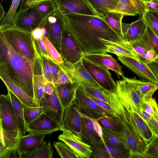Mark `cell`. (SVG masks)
Returning <instances> with one entry per match:
<instances>
[{"instance_id":"1","label":"cell","mask_w":158,"mask_h":158,"mask_svg":"<svg viewBox=\"0 0 158 158\" xmlns=\"http://www.w3.org/2000/svg\"><path fill=\"white\" fill-rule=\"evenodd\" d=\"M65 28L80 46L83 55L107 53L100 39L114 42L124 39L100 16L77 14L62 15Z\"/></svg>"},{"instance_id":"2","label":"cell","mask_w":158,"mask_h":158,"mask_svg":"<svg viewBox=\"0 0 158 158\" xmlns=\"http://www.w3.org/2000/svg\"><path fill=\"white\" fill-rule=\"evenodd\" d=\"M0 61L6 64L14 81L34 100L33 68L25 57L16 52L0 31Z\"/></svg>"},{"instance_id":"3","label":"cell","mask_w":158,"mask_h":158,"mask_svg":"<svg viewBox=\"0 0 158 158\" xmlns=\"http://www.w3.org/2000/svg\"><path fill=\"white\" fill-rule=\"evenodd\" d=\"M13 49L25 57L33 68L36 57L34 40L31 33L14 27L0 30Z\"/></svg>"},{"instance_id":"4","label":"cell","mask_w":158,"mask_h":158,"mask_svg":"<svg viewBox=\"0 0 158 158\" xmlns=\"http://www.w3.org/2000/svg\"><path fill=\"white\" fill-rule=\"evenodd\" d=\"M41 27L45 28V35L61 54L62 35L65 27L62 14L58 10L54 12L44 20Z\"/></svg>"},{"instance_id":"5","label":"cell","mask_w":158,"mask_h":158,"mask_svg":"<svg viewBox=\"0 0 158 158\" xmlns=\"http://www.w3.org/2000/svg\"><path fill=\"white\" fill-rule=\"evenodd\" d=\"M44 19L36 5L18 11L13 21V27L31 33L35 28L40 27Z\"/></svg>"},{"instance_id":"6","label":"cell","mask_w":158,"mask_h":158,"mask_svg":"<svg viewBox=\"0 0 158 158\" xmlns=\"http://www.w3.org/2000/svg\"><path fill=\"white\" fill-rule=\"evenodd\" d=\"M63 60L64 63L61 64L53 60L57 65L69 74L72 79L73 82L79 87L89 86L103 89L93 78L85 68L83 62V58L74 64Z\"/></svg>"},{"instance_id":"7","label":"cell","mask_w":158,"mask_h":158,"mask_svg":"<svg viewBox=\"0 0 158 158\" xmlns=\"http://www.w3.org/2000/svg\"><path fill=\"white\" fill-rule=\"evenodd\" d=\"M82 125L78 136L85 143L90 145H96L102 141L101 127L97 120L81 113Z\"/></svg>"},{"instance_id":"8","label":"cell","mask_w":158,"mask_h":158,"mask_svg":"<svg viewBox=\"0 0 158 158\" xmlns=\"http://www.w3.org/2000/svg\"><path fill=\"white\" fill-rule=\"evenodd\" d=\"M0 128L19 132L14 107L9 92L6 95L2 94L0 96Z\"/></svg>"},{"instance_id":"9","label":"cell","mask_w":158,"mask_h":158,"mask_svg":"<svg viewBox=\"0 0 158 158\" xmlns=\"http://www.w3.org/2000/svg\"><path fill=\"white\" fill-rule=\"evenodd\" d=\"M79 111L93 118L97 119L107 115L109 113L87 95L80 86L77 89L74 100Z\"/></svg>"},{"instance_id":"10","label":"cell","mask_w":158,"mask_h":158,"mask_svg":"<svg viewBox=\"0 0 158 158\" xmlns=\"http://www.w3.org/2000/svg\"><path fill=\"white\" fill-rule=\"evenodd\" d=\"M0 158H20L18 152L19 132L0 128Z\"/></svg>"},{"instance_id":"11","label":"cell","mask_w":158,"mask_h":158,"mask_svg":"<svg viewBox=\"0 0 158 158\" xmlns=\"http://www.w3.org/2000/svg\"><path fill=\"white\" fill-rule=\"evenodd\" d=\"M84 66L93 78L102 88L113 91L116 87V82L106 68L92 63L83 59Z\"/></svg>"},{"instance_id":"12","label":"cell","mask_w":158,"mask_h":158,"mask_svg":"<svg viewBox=\"0 0 158 158\" xmlns=\"http://www.w3.org/2000/svg\"><path fill=\"white\" fill-rule=\"evenodd\" d=\"M61 55L63 60L71 64L81 60L83 55L80 46L65 27L62 35Z\"/></svg>"},{"instance_id":"13","label":"cell","mask_w":158,"mask_h":158,"mask_svg":"<svg viewBox=\"0 0 158 158\" xmlns=\"http://www.w3.org/2000/svg\"><path fill=\"white\" fill-rule=\"evenodd\" d=\"M40 106L42 107V113L47 115L60 126L62 122L65 109L61 104L55 89L51 94H44L40 103Z\"/></svg>"},{"instance_id":"14","label":"cell","mask_w":158,"mask_h":158,"mask_svg":"<svg viewBox=\"0 0 158 158\" xmlns=\"http://www.w3.org/2000/svg\"><path fill=\"white\" fill-rule=\"evenodd\" d=\"M26 131L37 134L47 135L60 130V125L46 114L42 113L31 122L26 124Z\"/></svg>"},{"instance_id":"15","label":"cell","mask_w":158,"mask_h":158,"mask_svg":"<svg viewBox=\"0 0 158 158\" xmlns=\"http://www.w3.org/2000/svg\"><path fill=\"white\" fill-rule=\"evenodd\" d=\"M0 77L7 88L10 90L24 105L29 106H38L34 100L15 83L10 75L6 64L2 61H0Z\"/></svg>"},{"instance_id":"16","label":"cell","mask_w":158,"mask_h":158,"mask_svg":"<svg viewBox=\"0 0 158 158\" xmlns=\"http://www.w3.org/2000/svg\"><path fill=\"white\" fill-rule=\"evenodd\" d=\"M53 0L62 15H97L85 0Z\"/></svg>"},{"instance_id":"17","label":"cell","mask_w":158,"mask_h":158,"mask_svg":"<svg viewBox=\"0 0 158 158\" xmlns=\"http://www.w3.org/2000/svg\"><path fill=\"white\" fill-rule=\"evenodd\" d=\"M119 60L125 66L135 73L142 80L158 84V78L147 64L143 60L140 61L125 56H118Z\"/></svg>"},{"instance_id":"18","label":"cell","mask_w":158,"mask_h":158,"mask_svg":"<svg viewBox=\"0 0 158 158\" xmlns=\"http://www.w3.org/2000/svg\"><path fill=\"white\" fill-rule=\"evenodd\" d=\"M82 125L81 113L74 101L65 108L60 130H66L78 135Z\"/></svg>"},{"instance_id":"19","label":"cell","mask_w":158,"mask_h":158,"mask_svg":"<svg viewBox=\"0 0 158 158\" xmlns=\"http://www.w3.org/2000/svg\"><path fill=\"white\" fill-rule=\"evenodd\" d=\"M91 146L90 157L96 158H128L130 152L125 148L107 144L103 141Z\"/></svg>"},{"instance_id":"20","label":"cell","mask_w":158,"mask_h":158,"mask_svg":"<svg viewBox=\"0 0 158 158\" xmlns=\"http://www.w3.org/2000/svg\"><path fill=\"white\" fill-rule=\"evenodd\" d=\"M58 139L69 145L81 158H90L92 152L91 146L84 142L77 135L70 131L62 130Z\"/></svg>"},{"instance_id":"21","label":"cell","mask_w":158,"mask_h":158,"mask_svg":"<svg viewBox=\"0 0 158 158\" xmlns=\"http://www.w3.org/2000/svg\"><path fill=\"white\" fill-rule=\"evenodd\" d=\"M107 49V52L114 54L118 56H125L134 59L139 61L140 58L134 49L132 43L125 39L114 42L101 39Z\"/></svg>"},{"instance_id":"22","label":"cell","mask_w":158,"mask_h":158,"mask_svg":"<svg viewBox=\"0 0 158 158\" xmlns=\"http://www.w3.org/2000/svg\"><path fill=\"white\" fill-rule=\"evenodd\" d=\"M83 58L92 63L106 68L114 71L120 78L125 77L122 66L111 55L106 53L84 54Z\"/></svg>"},{"instance_id":"23","label":"cell","mask_w":158,"mask_h":158,"mask_svg":"<svg viewBox=\"0 0 158 158\" xmlns=\"http://www.w3.org/2000/svg\"><path fill=\"white\" fill-rule=\"evenodd\" d=\"M131 43L135 51L140 56L141 60L144 62L149 61L157 56L146 28L141 38L137 41Z\"/></svg>"},{"instance_id":"24","label":"cell","mask_w":158,"mask_h":158,"mask_svg":"<svg viewBox=\"0 0 158 158\" xmlns=\"http://www.w3.org/2000/svg\"><path fill=\"white\" fill-rule=\"evenodd\" d=\"M146 26L142 15L131 23H122V28L124 39L131 42L137 41L143 36Z\"/></svg>"},{"instance_id":"25","label":"cell","mask_w":158,"mask_h":158,"mask_svg":"<svg viewBox=\"0 0 158 158\" xmlns=\"http://www.w3.org/2000/svg\"><path fill=\"white\" fill-rule=\"evenodd\" d=\"M145 10L143 0H122L112 11L125 16L142 15Z\"/></svg>"},{"instance_id":"26","label":"cell","mask_w":158,"mask_h":158,"mask_svg":"<svg viewBox=\"0 0 158 158\" xmlns=\"http://www.w3.org/2000/svg\"><path fill=\"white\" fill-rule=\"evenodd\" d=\"M44 77L43 75L42 60L36 58L33 66V85L35 94L34 101L38 106H40V101L44 93L42 86Z\"/></svg>"},{"instance_id":"27","label":"cell","mask_w":158,"mask_h":158,"mask_svg":"<svg viewBox=\"0 0 158 158\" xmlns=\"http://www.w3.org/2000/svg\"><path fill=\"white\" fill-rule=\"evenodd\" d=\"M45 135L30 133L21 136L18 149L20 156L37 149L44 140Z\"/></svg>"},{"instance_id":"28","label":"cell","mask_w":158,"mask_h":158,"mask_svg":"<svg viewBox=\"0 0 158 158\" xmlns=\"http://www.w3.org/2000/svg\"><path fill=\"white\" fill-rule=\"evenodd\" d=\"M79 87L73 82L55 87L58 97L64 109L69 106L73 102Z\"/></svg>"},{"instance_id":"29","label":"cell","mask_w":158,"mask_h":158,"mask_svg":"<svg viewBox=\"0 0 158 158\" xmlns=\"http://www.w3.org/2000/svg\"><path fill=\"white\" fill-rule=\"evenodd\" d=\"M97 15L104 17L116 7L117 0H85Z\"/></svg>"},{"instance_id":"30","label":"cell","mask_w":158,"mask_h":158,"mask_svg":"<svg viewBox=\"0 0 158 158\" xmlns=\"http://www.w3.org/2000/svg\"><path fill=\"white\" fill-rule=\"evenodd\" d=\"M103 139L107 144L125 148L129 150L124 131L116 132L101 127Z\"/></svg>"},{"instance_id":"31","label":"cell","mask_w":158,"mask_h":158,"mask_svg":"<svg viewBox=\"0 0 158 158\" xmlns=\"http://www.w3.org/2000/svg\"><path fill=\"white\" fill-rule=\"evenodd\" d=\"M136 90L143 100L151 97L158 89V84L151 81L138 80L133 77Z\"/></svg>"},{"instance_id":"32","label":"cell","mask_w":158,"mask_h":158,"mask_svg":"<svg viewBox=\"0 0 158 158\" xmlns=\"http://www.w3.org/2000/svg\"><path fill=\"white\" fill-rule=\"evenodd\" d=\"M10 93L17 118L21 136L25 135L26 123L24 117L23 104L16 96L9 89H7Z\"/></svg>"},{"instance_id":"33","label":"cell","mask_w":158,"mask_h":158,"mask_svg":"<svg viewBox=\"0 0 158 158\" xmlns=\"http://www.w3.org/2000/svg\"><path fill=\"white\" fill-rule=\"evenodd\" d=\"M53 150L50 141H43L36 149L21 155V158H53Z\"/></svg>"},{"instance_id":"34","label":"cell","mask_w":158,"mask_h":158,"mask_svg":"<svg viewBox=\"0 0 158 158\" xmlns=\"http://www.w3.org/2000/svg\"><path fill=\"white\" fill-rule=\"evenodd\" d=\"M96 119L101 127L106 128L116 132L123 131L122 119L119 116L114 117L107 115Z\"/></svg>"},{"instance_id":"35","label":"cell","mask_w":158,"mask_h":158,"mask_svg":"<svg viewBox=\"0 0 158 158\" xmlns=\"http://www.w3.org/2000/svg\"><path fill=\"white\" fill-rule=\"evenodd\" d=\"M124 16L122 14L111 11L108 13L103 18L113 30L123 39L122 25V20Z\"/></svg>"},{"instance_id":"36","label":"cell","mask_w":158,"mask_h":158,"mask_svg":"<svg viewBox=\"0 0 158 158\" xmlns=\"http://www.w3.org/2000/svg\"><path fill=\"white\" fill-rule=\"evenodd\" d=\"M21 0H12L10 8L2 20L0 22V30L13 27V21L17 9Z\"/></svg>"},{"instance_id":"37","label":"cell","mask_w":158,"mask_h":158,"mask_svg":"<svg viewBox=\"0 0 158 158\" xmlns=\"http://www.w3.org/2000/svg\"><path fill=\"white\" fill-rule=\"evenodd\" d=\"M53 146L62 158H80V156L63 141L54 142Z\"/></svg>"},{"instance_id":"38","label":"cell","mask_w":158,"mask_h":158,"mask_svg":"<svg viewBox=\"0 0 158 158\" xmlns=\"http://www.w3.org/2000/svg\"><path fill=\"white\" fill-rule=\"evenodd\" d=\"M36 5L44 20L58 10L56 5L53 0L45 1Z\"/></svg>"},{"instance_id":"39","label":"cell","mask_w":158,"mask_h":158,"mask_svg":"<svg viewBox=\"0 0 158 158\" xmlns=\"http://www.w3.org/2000/svg\"><path fill=\"white\" fill-rule=\"evenodd\" d=\"M142 16L146 24L158 37V11L145 10Z\"/></svg>"},{"instance_id":"40","label":"cell","mask_w":158,"mask_h":158,"mask_svg":"<svg viewBox=\"0 0 158 158\" xmlns=\"http://www.w3.org/2000/svg\"><path fill=\"white\" fill-rule=\"evenodd\" d=\"M140 109L144 110L158 122V105L155 98L151 97L143 100Z\"/></svg>"},{"instance_id":"41","label":"cell","mask_w":158,"mask_h":158,"mask_svg":"<svg viewBox=\"0 0 158 158\" xmlns=\"http://www.w3.org/2000/svg\"><path fill=\"white\" fill-rule=\"evenodd\" d=\"M80 87L84 91L90 94L109 104V98L107 90L102 88L89 86Z\"/></svg>"},{"instance_id":"42","label":"cell","mask_w":158,"mask_h":158,"mask_svg":"<svg viewBox=\"0 0 158 158\" xmlns=\"http://www.w3.org/2000/svg\"><path fill=\"white\" fill-rule=\"evenodd\" d=\"M48 55L55 61L60 64H63L64 61L61 54L48 39L44 35L42 38Z\"/></svg>"},{"instance_id":"43","label":"cell","mask_w":158,"mask_h":158,"mask_svg":"<svg viewBox=\"0 0 158 158\" xmlns=\"http://www.w3.org/2000/svg\"><path fill=\"white\" fill-rule=\"evenodd\" d=\"M24 117L26 124L35 119L42 113L40 106H29L23 105Z\"/></svg>"},{"instance_id":"44","label":"cell","mask_w":158,"mask_h":158,"mask_svg":"<svg viewBox=\"0 0 158 158\" xmlns=\"http://www.w3.org/2000/svg\"><path fill=\"white\" fill-rule=\"evenodd\" d=\"M141 116L148 125L154 135L158 136V122L143 110L140 109Z\"/></svg>"},{"instance_id":"45","label":"cell","mask_w":158,"mask_h":158,"mask_svg":"<svg viewBox=\"0 0 158 158\" xmlns=\"http://www.w3.org/2000/svg\"><path fill=\"white\" fill-rule=\"evenodd\" d=\"M144 155L147 158H158V136L154 135L147 145Z\"/></svg>"},{"instance_id":"46","label":"cell","mask_w":158,"mask_h":158,"mask_svg":"<svg viewBox=\"0 0 158 158\" xmlns=\"http://www.w3.org/2000/svg\"><path fill=\"white\" fill-rule=\"evenodd\" d=\"M60 68L57 77L52 81L55 87L68 83H73L72 79L69 74L64 69Z\"/></svg>"},{"instance_id":"47","label":"cell","mask_w":158,"mask_h":158,"mask_svg":"<svg viewBox=\"0 0 158 158\" xmlns=\"http://www.w3.org/2000/svg\"><path fill=\"white\" fill-rule=\"evenodd\" d=\"M83 91L87 95L92 99L99 106L108 112L110 114L111 116L115 117L119 116L117 114L115 111L111 108L109 104L90 94L86 92L83 90Z\"/></svg>"},{"instance_id":"48","label":"cell","mask_w":158,"mask_h":158,"mask_svg":"<svg viewBox=\"0 0 158 158\" xmlns=\"http://www.w3.org/2000/svg\"><path fill=\"white\" fill-rule=\"evenodd\" d=\"M42 66L43 75L44 78L49 81L52 83V78L50 72L48 58L42 56Z\"/></svg>"},{"instance_id":"49","label":"cell","mask_w":158,"mask_h":158,"mask_svg":"<svg viewBox=\"0 0 158 158\" xmlns=\"http://www.w3.org/2000/svg\"><path fill=\"white\" fill-rule=\"evenodd\" d=\"M146 28L155 52L157 56L158 55V37L147 25Z\"/></svg>"},{"instance_id":"50","label":"cell","mask_w":158,"mask_h":158,"mask_svg":"<svg viewBox=\"0 0 158 158\" xmlns=\"http://www.w3.org/2000/svg\"><path fill=\"white\" fill-rule=\"evenodd\" d=\"M46 57H47L48 60L53 81L57 77L60 68L57 65L53 59L50 56Z\"/></svg>"},{"instance_id":"51","label":"cell","mask_w":158,"mask_h":158,"mask_svg":"<svg viewBox=\"0 0 158 158\" xmlns=\"http://www.w3.org/2000/svg\"><path fill=\"white\" fill-rule=\"evenodd\" d=\"M145 10L152 11H158V0H143Z\"/></svg>"},{"instance_id":"52","label":"cell","mask_w":158,"mask_h":158,"mask_svg":"<svg viewBox=\"0 0 158 158\" xmlns=\"http://www.w3.org/2000/svg\"><path fill=\"white\" fill-rule=\"evenodd\" d=\"M42 88L44 93L50 95L53 93L55 87L52 83L49 81L44 78Z\"/></svg>"},{"instance_id":"53","label":"cell","mask_w":158,"mask_h":158,"mask_svg":"<svg viewBox=\"0 0 158 158\" xmlns=\"http://www.w3.org/2000/svg\"><path fill=\"white\" fill-rule=\"evenodd\" d=\"M145 62L158 78V55L154 59Z\"/></svg>"},{"instance_id":"54","label":"cell","mask_w":158,"mask_h":158,"mask_svg":"<svg viewBox=\"0 0 158 158\" xmlns=\"http://www.w3.org/2000/svg\"><path fill=\"white\" fill-rule=\"evenodd\" d=\"M31 34L33 38L36 40L41 39L44 35L42 28L40 27L34 29Z\"/></svg>"},{"instance_id":"55","label":"cell","mask_w":158,"mask_h":158,"mask_svg":"<svg viewBox=\"0 0 158 158\" xmlns=\"http://www.w3.org/2000/svg\"><path fill=\"white\" fill-rule=\"evenodd\" d=\"M30 0H21L20 4V9L23 10L27 8L30 2Z\"/></svg>"},{"instance_id":"56","label":"cell","mask_w":158,"mask_h":158,"mask_svg":"<svg viewBox=\"0 0 158 158\" xmlns=\"http://www.w3.org/2000/svg\"><path fill=\"white\" fill-rule=\"evenodd\" d=\"M5 12L2 3L0 4V21L1 22L4 18Z\"/></svg>"},{"instance_id":"57","label":"cell","mask_w":158,"mask_h":158,"mask_svg":"<svg viewBox=\"0 0 158 158\" xmlns=\"http://www.w3.org/2000/svg\"><path fill=\"white\" fill-rule=\"evenodd\" d=\"M46 0H30L28 7L35 5L41 2Z\"/></svg>"},{"instance_id":"58","label":"cell","mask_w":158,"mask_h":158,"mask_svg":"<svg viewBox=\"0 0 158 158\" xmlns=\"http://www.w3.org/2000/svg\"><path fill=\"white\" fill-rule=\"evenodd\" d=\"M118 0V1H121L122 0Z\"/></svg>"},{"instance_id":"59","label":"cell","mask_w":158,"mask_h":158,"mask_svg":"<svg viewBox=\"0 0 158 158\" xmlns=\"http://www.w3.org/2000/svg\"><path fill=\"white\" fill-rule=\"evenodd\" d=\"M2 1L6 0H1Z\"/></svg>"},{"instance_id":"60","label":"cell","mask_w":158,"mask_h":158,"mask_svg":"<svg viewBox=\"0 0 158 158\" xmlns=\"http://www.w3.org/2000/svg\"></svg>"}]
</instances>
